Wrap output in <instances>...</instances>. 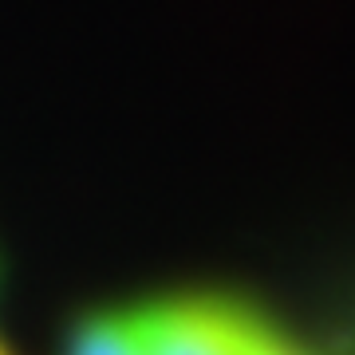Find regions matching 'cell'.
Returning <instances> with one entry per match:
<instances>
[{"instance_id": "3957f363", "label": "cell", "mask_w": 355, "mask_h": 355, "mask_svg": "<svg viewBox=\"0 0 355 355\" xmlns=\"http://www.w3.org/2000/svg\"><path fill=\"white\" fill-rule=\"evenodd\" d=\"M268 355H300V352H296V347H288V343H284V340H277V343H272V352H268Z\"/></svg>"}, {"instance_id": "7a4b0ae2", "label": "cell", "mask_w": 355, "mask_h": 355, "mask_svg": "<svg viewBox=\"0 0 355 355\" xmlns=\"http://www.w3.org/2000/svg\"><path fill=\"white\" fill-rule=\"evenodd\" d=\"M71 355H142L130 312H103L83 320L71 336Z\"/></svg>"}, {"instance_id": "6da1fadb", "label": "cell", "mask_w": 355, "mask_h": 355, "mask_svg": "<svg viewBox=\"0 0 355 355\" xmlns=\"http://www.w3.org/2000/svg\"><path fill=\"white\" fill-rule=\"evenodd\" d=\"M142 355H268L280 340L265 320L229 300H162L130 312Z\"/></svg>"}]
</instances>
